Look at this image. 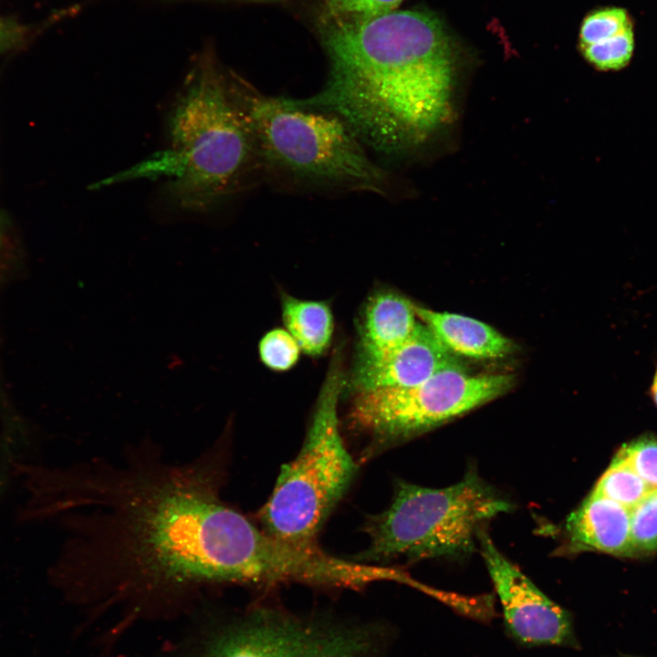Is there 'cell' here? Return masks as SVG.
Instances as JSON below:
<instances>
[{"instance_id":"12","label":"cell","mask_w":657,"mask_h":657,"mask_svg":"<svg viewBox=\"0 0 657 657\" xmlns=\"http://www.w3.org/2000/svg\"><path fill=\"white\" fill-rule=\"evenodd\" d=\"M417 318L414 304L401 294H372L361 316L358 360L376 359L402 345L415 329Z\"/></svg>"},{"instance_id":"2","label":"cell","mask_w":657,"mask_h":657,"mask_svg":"<svg viewBox=\"0 0 657 657\" xmlns=\"http://www.w3.org/2000/svg\"><path fill=\"white\" fill-rule=\"evenodd\" d=\"M328 79L297 99L342 119L385 154L424 139L450 110L454 50L441 21L422 10L336 22L325 36Z\"/></svg>"},{"instance_id":"14","label":"cell","mask_w":657,"mask_h":657,"mask_svg":"<svg viewBox=\"0 0 657 657\" xmlns=\"http://www.w3.org/2000/svg\"><path fill=\"white\" fill-rule=\"evenodd\" d=\"M282 317L287 330L305 353L318 356L328 349L333 333V317L326 302L302 300L284 294Z\"/></svg>"},{"instance_id":"22","label":"cell","mask_w":657,"mask_h":657,"mask_svg":"<svg viewBox=\"0 0 657 657\" xmlns=\"http://www.w3.org/2000/svg\"><path fill=\"white\" fill-rule=\"evenodd\" d=\"M16 39V29L0 21V51L8 47Z\"/></svg>"},{"instance_id":"9","label":"cell","mask_w":657,"mask_h":657,"mask_svg":"<svg viewBox=\"0 0 657 657\" xmlns=\"http://www.w3.org/2000/svg\"><path fill=\"white\" fill-rule=\"evenodd\" d=\"M477 544L501 603L508 633L525 646L575 643L568 611L546 596L495 546L485 528Z\"/></svg>"},{"instance_id":"15","label":"cell","mask_w":657,"mask_h":657,"mask_svg":"<svg viewBox=\"0 0 657 657\" xmlns=\"http://www.w3.org/2000/svg\"><path fill=\"white\" fill-rule=\"evenodd\" d=\"M651 490L623 460L615 455L591 493L631 510Z\"/></svg>"},{"instance_id":"10","label":"cell","mask_w":657,"mask_h":657,"mask_svg":"<svg viewBox=\"0 0 657 657\" xmlns=\"http://www.w3.org/2000/svg\"><path fill=\"white\" fill-rule=\"evenodd\" d=\"M460 364L422 322L402 345L372 360H358L352 387L357 391L419 385L438 371Z\"/></svg>"},{"instance_id":"7","label":"cell","mask_w":657,"mask_h":657,"mask_svg":"<svg viewBox=\"0 0 657 657\" xmlns=\"http://www.w3.org/2000/svg\"><path fill=\"white\" fill-rule=\"evenodd\" d=\"M514 381L511 374L472 375L458 364L413 387L357 391L348 418L352 428L368 438L360 461L498 398Z\"/></svg>"},{"instance_id":"19","label":"cell","mask_w":657,"mask_h":657,"mask_svg":"<svg viewBox=\"0 0 657 657\" xmlns=\"http://www.w3.org/2000/svg\"><path fill=\"white\" fill-rule=\"evenodd\" d=\"M616 456L623 460L652 489L657 488V437L645 434L624 444Z\"/></svg>"},{"instance_id":"23","label":"cell","mask_w":657,"mask_h":657,"mask_svg":"<svg viewBox=\"0 0 657 657\" xmlns=\"http://www.w3.org/2000/svg\"><path fill=\"white\" fill-rule=\"evenodd\" d=\"M647 394L649 395L650 399L657 409V363L655 365V370L652 378L651 384L648 388Z\"/></svg>"},{"instance_id":"13","label":"cell","mask_w":657,"mask_h":657,"mask_svg":"<svg viewBox=\"0 0 657 657\" xmlns=\"http://www.w3.org/2000/svg\"><path fill=\"white\" fill-rule=\"evenodd\" d=\"M415 314L454 354L473 359L504 358L513 343L487 324L462 315L414 305Z\"/></svg>"},{"instance_id":"1","label":"cell","mask_w":657,"mask_h":657,"mask_svg":"<svg viewBox=\"0 0 657 657\" xmlns=\"http://www.w3.org/2000/svg\"><path fill=\"white\" fill-rule=\"evenodd\" d=\"M226 438L224 432L184 462L144 439L118 460L87 463L72 489L89 510L67 562L87 577L143 588L257 585L269 540L222 498Z\"/></svg>"},{"instance_id":"17","label":"cell","mask_w":657,"mask_h":657,"mask_svg":"<svg viewBox=\"0 0 657 657\" xmlns=\"http://www.w3.org/2000/svg\"><path fill=\"white\" fill-rule=\"evenodd\" d=\"M580 48L585 58L598 69L619 70L628 65L633 53L632 27Z\"/></svg>"},{"instance_id":"18","label":"cell","mask_w":657,"mask_h":657,"mask_svg":"<svg viewBox=\"0 0 657 657\" xmlns=\"http://www.w3.org/2000/svg\"><path fill=\"white\" fill-rule=\"evenodd\" d=\"M258 353L264 365L273 370L284 371L297 363L300 348L287 330L274 328L260 339Z\"/></svg>"},{"instance_id":"16","label":"cell","mask_w":657,"mask_h":657,"mask_svg":"<svg viewBox=\"0 0 657 657\" xmlns=\"http://www.w3.org/2000/svg\"><path fill=\"white\" fill-rule=\"evenodd\" d=\"M631 538L633 556L657 550V488L631 510Z\"/></svg>"},{"instance_id":"3","label":"cell","mask_w":657,"mask_h":657,"mask_svg":"<svg viewBox=\"0 0 657 657\" xmlns=\"http://www.w3.org/2000/svg\"><path fill=\"white\" fill-rule=\"evenodd\" d=\"M245 85L212 56L198 58L167 112L165 150L131 174L166 177L172 203L197 214L245 189L262 170Z\"/></svg>"},{"instance_id":"21","label":"cell","mask_w":657,"mask_h":657,"mask_svg":"<svg viewBox=\"0 0 657 657\" xmlns=\"http://www.w3.org/2000/svg\"><path fill=\"white\" fill-rule=\"evenodd\" d=\"M337 22L367 19L395 11L403 0H322Z\"/></svg>"},{"instance_id":"20","label":"cell","mask_w":657,"mask_h":657,"mask_svg":"<svg viewBox=\"0 0 657 657\" xmlns=\"http://www.w3.org/2000/svg\"><path fill=\"white\" fill-rule=\"evenodd\" d=\"M631 27L624 9L607 8L588 16L579 33L580 47L589 46L619 35Z\"/></svg>"},{"instance_id":"11","label":"cell","mask_w":657,"mask_h":657,"mask_svg":"<svg viewBox=\"0 0 657 657\" xmlns=\"http://www.w3.org/2000/svg\"><path fill=\"white\" fill-rule=\"evenodd\" d=\"M564 533L567 554L599 551L633 556L631 510L593 493L568 516Z\"/></svg>"},{"instance_id":"8","label":"cell","mask_w":657,"mask_h":657,"mask_svg":"<svg viewBox=\"0 0 657 657\" xmlns=\"http://www.w3.org/2000/svg\"><path fill=\"white\" fill-rule=\"evenodd\" d=\"M391 637L379 620L261 607L221 633L203 657H391Z\"/></svg>"},{"instance_id":"4","label":"cell","mask_w":657,"mask_h":657,"mask_svg":"<svg viewBox=\"0 0 657 657\" xmlns=\"http://www.w3.org/2000/svg\"><path fill=\"white\" fill-rule=\"evenodd\" d=\"M245 98L262 170L298 183L387 194V171L342 119L297 99L262 95L247 83Z\"/></svg>"},{"instance_id":"6","label":"cell","mask_w":657,"mask_h":657,"mask_svg":"<svg viewBox=\"0 0 657 657\" xmlns=\"http://www.w3.org/2000/svg\"><path fill=\"white\" fill-rule=\"evenodd\" d=\"M346 380L335 355L318 394L304 443L285 464L258 516L267 533L298 545H314L341 500L359 464L348 451L338 416Z\"/></svg>"},{"instance_id":"24","label":"cell","mask_w":657,"mask_h":657,"mask_svg":"<svg viewBox=\"0 0 657 657\" xmlns=\"http://www.w3.org/2000/svg\"><path fill=\"white\" fill-rule=\"evenodd\" d=\"M1 245H2V233H1V230H0V251H1Z\"/></svg>"},{"instance_id":"5","label":"cell","mask_w":657,"mask_h":657,"mask_svg":"<svg viewBox=\"0 0 657 657\" xmlns=\"http://www.w3.org/2000/svg\"><path fill=\"white\" fill-rule=\"evenodd\" d=\"M512 508L474 470L443 488L399 481L390 506L366 519L369 546L354 560L464 558L474 552L484 526Z\"/></svg>"}]
</instances>
